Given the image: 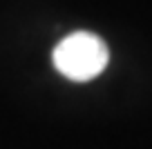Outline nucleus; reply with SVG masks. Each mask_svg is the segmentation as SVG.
<instances>
[{"instance_id": "nucleus-1", "label": "nucleus", "mask_w": 152, "mask_h": 149, "mask_svg": "<svg viewBox=\"0 0 152 149\" xmlns=\"http://www.w3.org/2000/svg\"><path fill=\"white\" fill-rule=\"evenodd\" d=\"M54 67L58 74L76 82H87L96 78L110 62L107 45L96 33L74 31L65 36L52 51Z\"/></svg>"}]
</instances>
